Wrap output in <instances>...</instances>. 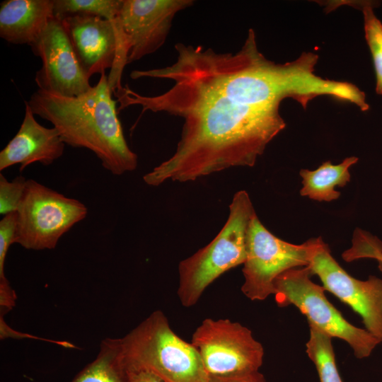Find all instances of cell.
<instances>
[{
    "label": "cell",
    "mask_w": 382,
    "mask_h": 382,
    "mask_svg": "<svg viewBox=\"0 0 382 382\" xmlns=\"http://www.w3.org/2000/svg\"><path fill=\"white\" fill-rule=\"evenodd\" d=\"M54 17L53 0H6L0 6V37L30 45Z\"/></svg>",
    "instance_id": "14"
},
{
    "label": "cell",
    "mask_w": 382,
    "mask_h": 382,
    "mask_svg": "<svg viewBox=\"0 0 382 382\" xmlns=\"http://www.w3.org/2000/svg\"><path fill=\"white\" fill-rule=\"evenodd\" d=\"M42 61L35 81L39 90L67 97L79 96L92 88L62 20L51 19L30 45Z\"/></svg>",
    "instance_id": "11"
},
{
    "label": "cell",
    "mask_w": 382,
    "mask_h": 382,
    "mask_svg": "<svg viewBox=\"0 0 382 382\" xmlns=\"http://www.w3.org/2000/svg\"><path fill=\"white\" fill-rule=\"evenodd\" d=\"M120 343L128 366L149 371L165 382L209 381L197 349L175 334L161 311H154Z\"/></svg>",
    "instance_id": "4"
},
{
    "label": "cell",
    "mask_w": 382,
    "mask_h": 382,
    "mask_svg": "<svg viewBox=\"0 0 382 382\" xmlns=\"http://www.w3.org/2000/svg\"><path fill=\"white\" fill-rule=\"evenodd\" d=\"M308 266L289 270L274 281V296L280 306L293 305L313 325L332 337L345 341L358 359L369 357L381 342L365 328L348 322L328 301L323 286L314 283Z\"/></svg>",
    "instance_id": "5"
},
{
    "label": "cell",
    "mask_w": 382,
    "mask_h": 382,
    "mask_svg": "<svg viewBox=\"0 0 382 382\" xmlns=\"http://www.w3.org/2000/svg\"><path fill=\"white\" fill-rule=\"evenodd\" d=\"M374 3L364 1L361 6L365 38L371 53L375 73L376 91L382 95V23L374 12Z\"/></svg>",
    "instance_id": "19"
},
{
    "label": "cell",
    "mask_w": 382,
    "mask_h": 382,
    "mask_svg": "<svg viewBox=\"0 0 382 382\" xmlns=\"http://www.w3.org/2000/svg\"><path fill=\"white\" fill-rule=\"evenodd\" d=\"M211 376H228L258 371L264 349L247 327L228 319H204L192 336Z\"/></svg>",
    "instance_id": "8"
},
{
    "label": "cell",
    "mask_w": 382,
    "mask_h": 382,
    "mask_svg": "<svg viewBox=\"0 0 382 382\" xmlns=\"http://www.w3.org/2000/svg\"><path fill=\"white\" fill-rule=\"evenodd\" d=\"M342 257L347 262L361 258L374 259L382 272V242L369 233L357 228L353 234L352 247L342 253Z\"/></svg>",
    "instance_id": "20"
},
{
    "label": "cell",
    "mask_w": 382,
    "mask_h": 382,
    "mask_svg": "<svg viewBox=\"0 0 382 382\" xmlns=\"http://www.w3.org/2000/svg\"><path fill=\"white\" fill-rule=\"evenodd\" d=\"M175 50L171 64L130 74L132 79L170 80L173 86L168 91L144 96L126 84L114 91L118 112L139 105L142 112H166L183 120L174 154L143 177L151 186L253 166L285 128L281 102L291 98L306 109L320 91L310 54L302 53L284 64L271 61L259 51L253 29L236 52L182 42Z\"/></svg>",
    "instance_id": "1"
},
{
    "label": "cell",
    "mask_w": 382,
    "mask_h": 382,
    "mask_svg": "<svg viewBox=\"0 0 382 382\" xmlns=\"http://www.w3.org/2000/svg\"><path fill=\"white\" fill-rule=\"evenodd\" d=\"M127 367L130 382H165L161 378L149 371L134 368L127 364Z\"/></svg>",
    "instance_id": "25"
},
{
    "label": "cell",
    "mask_w": 382,
    "mask_h": 382,
    "mask_svg": "<svg viewBox=\"0 0 382 382\" xmlns=\"http://www.w3.org/2000/svg\"><path fill=\"white\" fill-rule=\"evenodd\" d=\"M18 222L17 212L8 214L0 221V286L9 285L4 273L6 254L9 247L16 243Z\"/></svg>",
    "instance_id": "22"
},
{
    "label": "cell",
    "mask_w": 382,
    "mask_h": 382,
    "mask_svg": "<svg viewBox=\"0 0 382 382\" xmlns=\"http://www.w3.org/2000/svg\"><path fill=\"white\" fill-rule=\"evenodd\" d=\"M192 0H122L117 17L120 50L115 69L157 51L166 42L176 14Z\"/></svg>",
    "instance_id": "9"
},
{
    "label": "cell",
    "mask_w": 382,
    "mask_h": 382,
    "mask_svg": "<svg viewBox=\"0 0 382 382\" xmlns=\"http://www.w3.org/2000/svg\"><path fill=\"white\" fill-rule=\"evenodd\" d=\"M312 245L313 238L296 245L277 238L255 214L247 236L243 294L251 301H263L274 295L277 277L289 270L308 265Z\"/></svg>",
    "instance_id": "7"
},
{
    "label": "cell",
    "mask_w": 382,
    "mask_h": 382,
    "mask_svg": "<svg viewBox=\"0 0 382 382\" xmlns=\"http://www.w3.org/2000/svg\"><path fill=\"white\" fill-rule=\"evenodd\" d=\"M357 161V157L350 156L338 165L328 161L315 170H301L299 175L302 178L303 187L300 195L318 202L338 199L340 192L335 190V187H344L350 181L349 169Z\"/></svg>",
    "instance_id": "15"
},
{
    "label": "cell",
    "mask_w": 382,
    "mask_h": 382,
    "mask_svg": "<svg viewBox=\"0 0 382 382\" xmlns=\"http://www.w3.org/2000/svg\"><path fill=\"white\" fill-rule=\"evenodd\" d=\"M71 382H130L120 338L104 339L96 358Z\"/></svg>",
    "instance_id": "16"
},
{
    "label": "cell",
    "mask_w": 382,
    "mask_h": 382,
    "mask_svg": "<svg viewBox=\"0 0 382 382\" xmlns=\"http://www.w3.org/2000/svg\"><path fill=\"white\" fill-rule=\"evenodd\" d=\"M256 214L248 192H237L226 222L206 246L178 265V296L185 307L194 306L206 288L224 272L243 265L249 226Z\"/></svg>",
    "instance_id": "3"
},
{
    "label": "cell",
    "mask_w": 382,
    "mask_h": 382,
    "mask_svg": "<svg viewBox=\"0 0 382 382\" xmlns=\"http://www.w3.org/2000/svg\"><path fill=\"white\" fill-rule=\"evenodd\" d=\"M35 115L25 100L21 125L0 152L1 171L17 164L20 172L35 163L49 166L63 155L66 144L58 130L42 126Z\"/></svg>",
    "instance_id": "13"
},
{
    "label": "cell",
    "mask_w": 382,
    "mask_h": 382,
    "mask_svg": "<svg viewBox=\"0 0 382 382\" xmlns=\"http://www.w3.org/2000/svg\"><path fill=\"white\" fill-rule=\"evenodd\" d=\"M54 16L62 18L76 14H88L115 21L122 0H53Z\"/></svg>",
    "instance_id": "18"
},
{
    "label": "cell",
    "mask_w": 382,
    "mask_h": 382,
    "mask_svg": "<svg viewBox=\"0 0 382 382\" xmlns=\"http://www.w3.org/2000/svg\"><path fill=\"white\" fill-rule=\"evenodd\" d=\"M323 287L358 313L364 328L382 342V279L371 275L366 280L349 274L332 256L321 237L313 238L307 265Z\"/></svg>",
    "instance_id": "10"
},
{
    "label": "cell",
    "mask_w": 382,
    "mask_h": 382,
    "mask_svg": "<svg viewBox=\"0 0 382 382\" xmlns=\"http://www.w3.org/2000/svg\"><path fill=\"white\" fill-rule=\"evenodd\" d=\"M332 339L328 334L309 325L306 352L316 366L320 382H342L336 365Z\"/></svg>",
    "instance_id": "17"
},
{
    "label": "cell",
    "mask_w": 382,
    "mask_h": 382,
    "mask_svg": "<svg viewBox=\"0 0 382 382\" xmlns=\"http://www.w3.org/2000/svg\"><path fill=\"white\" fill-rule=\"evenodd\" d=\"M208 382H266L264 376L258 371L228 376H211Z\"/></svg>",
    "instance_id": "24"
},
{
    "label": "cell",
    "mask_w": 382,
    "mask_h": 382,
    "mask_svg": "<svg viewBox=\"0 0 382 382\" xmlns=\"http://www.w3.org/2000/svg\"><path fill=\"white\" fill-rule=\"evenodd\" d=\"M17 214L15 243L42 250L55 248L61 237L86 218L88 209L79 200L28 179Z\"/></svg>",
    "instance_id": "6"
},
{
    "label": "cell",
    "mask_w": 382,
    "mask_h": 382,
    "mask_svg": "<svg viewBox=\"0 0 382 382\" xmlns=\"http://www.w3.org/2000/svg\"><path fill=\"white\" fill-rule=\"evenodd\" d=\"M81 64L90 79L115 65L119 48L116 21L88 14L60 18Z\"/></svg>",
    "instance_id": "12"
},
{
    "label": "cell",
    "mask_w": 382,
    "mask_h": 382,
    "mask_svg": "<svg viewBox=\"0 0 382 382\" xmlns=\"http://www.w3.org/2000/svg\"><path fill=\"white\" fill-rule=\"evenodd\" d=\"M0 337H1V340H5L7 337H11V338H15V339L30 338V339H34V340H45L46 342H50L55 343L59 346H62L66 348H76V346H74L73 344L66 341L47 340V339L39 337L37 336L32 335L28 333L25 334L23 332H19L13 330L11 327H9L8 325L5 322L3 316H0Z\"/></svg>",
    "instance_id": "23"
},
{
    "label": "cell",
    "mask_w": 382,
    "mask_h": 382,
    "mask_svg": "<svg viewBox=\"0 0 382 382\" xmlns=\"http://www.w3.org/2000/svg\"><path fill=\"white\" fill-rule=\"evenodd\" d=\"M28 180L18 175L11 181L0 174V214L6 215L18 211L24 195Z\"/></svg>",
    "instance_id": "21"
},
{
    "label": "cell",
    "mask_w": 382,
    "mask_h": 382,
    "mask_svg": "<svg viewBox=\"0 0 382 382\" xmlns=\"http://www.w3.org/2000/svg\"><path fill=\"white\" fill-rule=\"evenodd\" d=\"M105 73L84 94L67 97L41 90L28 103L33 112L50 122L70 146L84 148L115 175L134 170L137 155L129 148L117 116V100Z\"/></svg>",
    "instance_id": "2"
}]
</instances>
